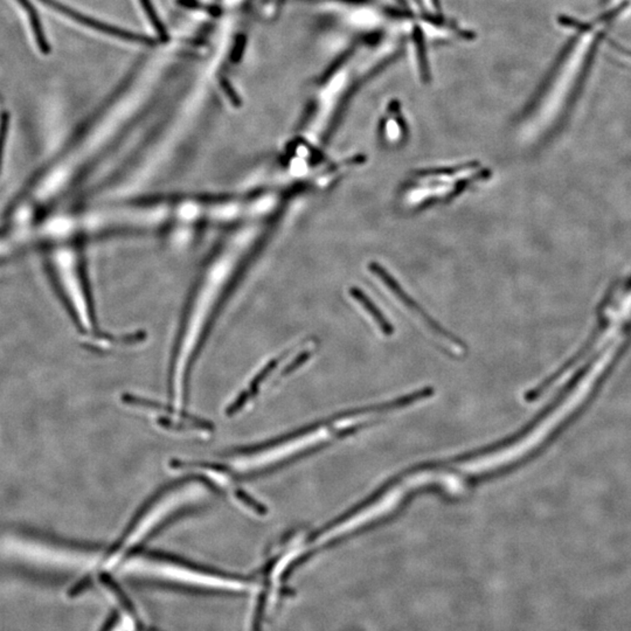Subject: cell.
I'll return each mask as SVG.
<instances>
[{
	"instance_id": "cell-9",
	"label": "cell",
	"mask_w": 631,
	"mask_h": 631,
	"mask_svg": "<svg viewBox=\"0 0 631 631\" xmlns=\"http://www.w3.org/2000/svg\"><path fill=\"white\" fill-rule=\"evenodd\" d=\"M603 11L610 12L623 19L631 14V0H604Z\"/></svg>"
},
{
	"instance_id": "cell-2",
	"label": "cell",
	"mask_w": 631,
	"mask_h": 631,
	"mask_svg": "<svg viewBox=\"0 0 631 631\" xmlns=\"http://www.w3.org/2000/svg\"><path fill=\"white\" fill-rule=\"evenodd\" d=\"M110 574L208 593L240 595L255 593L260 588L246 579L203 570L164 555L129 553L116 563Z\"/></svg>"
},
{
	"instance_id": "cell-1",
	"label": "cell",
	"mask_w": 631,
	"mask_h": 631,
	"mask_svg": "<svg viewBox=\"0 0 631 631\" xmlns=\"http://www.w3.org/2000/svg\"><path fill=\"white\" fill-rule=\"evenodd\" d=\"M619 18L610 12L587 20H568L570 38L550 70L533 107V120L544 129L558 127L588 75L597 48Z\"/></svg>"
},
{
	"instance_id": "cell-10",
	"label": "cell",
	"mask_w": 631,
	"mask_h": 631,
	"mask_svg": "<svg viewBox=\"0 0 631 631\" xmlns=\"http://www.w3.org/2000/svg\"><path fill=\"white\" fill-rule=\"evenodd\" d=\"M221 85H223L225 93L227 94V96L229 97V100L231 101V103L234 104V105H240V102H241V101H240L238 94L235 93L234 88L231 87L229 81H227L226 79H221Z\"/></svg>"
},
{
	"instance_id": "cell-3",
	"label": "cell",
	"mask_w": 631,
	"mask_h": 631,
	"mask_svg": "<svg viewBox=\"0 0 631 631\" xmlns=\"http://www.w3.org/2000/svg\"><path fill=\"white\" fill-rule=\"evenodd\" d=\"M369 268L375 276L380 278L382 283L391 290V293H394V296L397 297V300H400L404 307H407L413 313L419 316L420 320H422L424 324H427L431 331L436 333V335H439V338H442L443 340L453 344L455 347H462L461 346L462 343L457 338H455V335L446 331L436 320H433L431 316L428 315L427 312L422 310V308L416 303L415 300H413L412 297L409 296L408 293L401 288L400 285L393 278L392 275L387 273L386 269H384L380 265H377L375 262H372L369 265Z\"/></svg>"
},
{
	"instance_id": "cell-5",
	"label": "cell",
	"mask_w": 631,
	"mask_h": 631,
	"mask_svg": "<svg viewBox=\"0 0 631 631\" xmlns=\"http://www.w3.org/2000/svg\"><path fill=\"white\" fill-rule=\"evenodd\" d=\"M114 589L108 586V599L115 607V616L105 631H154L149 629L142 617H139L136 609Z\"/></svg>"
},
{
	"instance_id": "cell-11",
	"label": "cell",
	"mask_w": 631,
	"mask_h": 631,
	"mask_svg": "<svg viewBox=\"0 0 631 631\" xmlns=\"http://www.w3.org/2000/svg\"><path fill=\"white\" fill-rule=\"evenodd\" d=\"M246 38L241 35L238 41L235 43L234 50H233V53H231V60L234 62H239L241 60V56H242L243 50H245V46H246Z\"/></svg>"
},
{
	"instance_id": "cell-8",
	"label": "cell",
	"mask_w": 631,
	"mask_h": 631,
	"mask_svg": "<svg viewBox=\"0 0 631 631\" xmlns=\"http://www.w3.org/2000/svg\"><path fill=\"white\" fill-rule=\"evenodd\" d=\"M139 1H141V4H142L143 10L147 13V18L150 20L151 25L154 26V31L157 32L158 37L162 39L163 41H167V40H169V34H167V32H166L164 23L159 19L157 12H156V8H154V4H152V1H151V0H139Z\"/></svg>"
},
{
	"instance_id": "cell-6",
	"label": "cell",
	"mask_w": 631,
	"mask_h": 631,
	"mask_svg": "<svg viewBox=\"0 0 631 631\" xmlns=\"http://www.w3.org/2000/svg\"><path fill=\"white\" fill-rule=\"evenodd\" d=\"M350 293L352 295L354 300H357L358 303H360V304L364 307L366 311L369 312V313L373 317L375 323L380 327L381 331L384 332L385 335H392L393 331H394L392 324L389 323V320H386V317L382 315V312L375 307V304H374L373 302H372L369 297L366 296L365 293H362L360 289L351 288Z\"/></svg>"
},
{
	"instance_id": "cell-4",
	"label": "cell",
	"mask_w": 631,
	"mask_h": 631,
	"mask_svg": "<svg viewBox=\"0 0 631 631\" xmlns=\"http://www.w3.org/2000/svg\"><path fill=\"white\" fill-rule=\"evenodd\" d=\"M40 1L47 5V6H50V8H54L55 11L70 17V19H73L74 21L82 23L87 28H93L95 31L101 32L104 34L112 35L115 38L122 39L125 41H132V43H147V45H154V39L150 38V37L134 33V32L124 31L122 28H116V26H112L109 23H101L99 20L92 18V17L85 16V14L75 11L73 8L60 4L56 0H40Z\"/></svg>"
},
{
	"instance_id": "cell-7",
	"label": "cell",
	"mask_w": 631,
	"mask_h": 631,
	"mask_svg": "<svg viewBox=\"0 0 631 631\" xmlns=\"http://www.w3.org/2000/svg\"><path fill=\"white\" fill-rule=\"evenodd\" d=\"M17 1H18L28 13L30 21H31L32 30H33V33H34L35 40H37L39 48L43 52V54H48V53H50V43L47 41L46 35H45V32H43V23L40 21V18H39L38 13L35 11L34 6L30 3V0H17Z\"/></svg>"
}]
</instances>
